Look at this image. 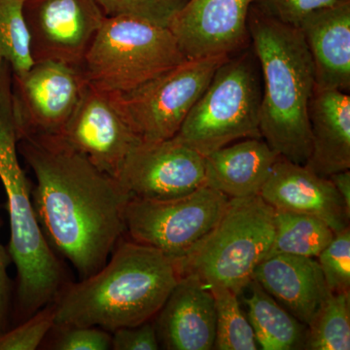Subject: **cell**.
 Segmentation results:
<instances>
[{
  "label": "cell",
  "instance_id": "cell-32",
  "mask_svg": "<svg viewBox=\"0 0 350 350\" xmlns=\"http://www.w3.org/2000/svg\"><path fill=\"white\" fill-rule=\"evenodd\" d=\"M334 187L336 188L338 195L340 196L342 200L350 209V172L349 170H342V172H336V174L329 176Z\"/></svg>",
  "mask_w": 350,
  "mask_h": 350
},
{
  "label": "cell",
  "instance_id": "cell-27",
  "mask_svg": "<svg viewBox=\"0 0 350 350\" xmlns=\"http://www.w3.org/2000/svg\"><path fill=\"white\" fill-rule=\"evenodd\" d=\"M55 305L49 304L31 317L0 334V350H36L55 324Z\"/></svg>",
  "mask_w": 350,
  "mask_h": 350
},
{
  "label": "cell",
  "instance_id": "cell-6",
  "mask_svg": "<svg viewBox=\"0 0 350 350\" xmlns=\"http://www.w3.org/2000/svg\"><path fill=\"white\" fill-rule=\"evenodd\" d=\"M169 27L128 17H107L83 63L92 86L128 94L186 61Z\"/></svg>",
  "mask_w": 350,
  "mask_h": 350
},
{
  "label": "cell",
  "instance_id": "cell-17",
  "mask_svg": "<svg viewBox=\"0 0 350 350\" xmlns=\"http://www.w3.org/2000/svg\"><path fill=\"white\" fill-rule=\"evenodd\" d=\"M253 280L306 326L330 293L315 258L273 255L260 262Z\"/></svg>",
  "mask_w": 350,
  "mask_h": 350
},
{
  "label": "cell",
  "instance_id": "cell-20",
  "mask_svg": "<svg viewBox=\"0 0 350 350\" xmlns=\"http://www.w3.org/2000/svg\"><path fill=\"white\" fill-rule=\"evenodd\" d=\"M247 287L251 293L243 301L260 349H304L308 326L265 291L256 280H251Z\"/></svg>",
  "mask_w": 350,
  "mask_h": 350
},
{
  "label": "cell",
  "instance_id": "cell-22",
  "mask_svg": "<svg viewBox=\"0 0 350 350\" xmlns=\"http://www.w3.org/2000/svg\"><path fill=\"white\" fill-rule=\"evenodd\" d=\"M304 349H350V293L327 295L308 326Z\"/></svg>",
  "mask_w": 350,
  "mask_h": 350
},
{
  "label": "cell",
  "instance_id": "cell-1",
  "mask_svg": "<svg viewBox=\"0 0 350 350\" xmlns=\"http://www.w3.org/2000/svg\"><path fill=\"white\" fill-rule=\"evenodd\" d=\"M18 152L31 167L34 211L44 236L80 280L103 268L125 236L131 195L59 137H27Z\"/></svg>",
  "mask_w": 350,
  "mask_h": 350
},
{
  "label": "cell",
  "instance_id": "cell-13",
  "mask_svg": "<svg viewBox=\"0 0 350 350\" xmlns=\"http://www.w3.org/2000/svg\"><path fill=\"white\" fill-rule=\"evenodd\" d=\"M255 0H187L170 23L187 59L237 54L250 40L248 15Z\"/></svg>",
  "mask_w": 350,
  "mask_h": 350
},
{
  "label": "cell",
  "instance_id": "cell-25",
  "mask_svg": "<svg viewBox=\"0 0 350 350\" xmlns=\"http://www.w3.org/2000/svg\"><path fill=\"white\" fill-rule=\"evenodd\" d=\"M107 17H128L169 27L187 0H96Z\"/></svg>",
  "mask_w": 350,
  "mask_h": 350
},
{
  "label": "cell",
  "instance_id": "cell-15",
  "mask_svg": "<svg viewBox=\"0 0 350 350\" xmlns=\"http://www.w3.org/2000/svg\"><path fill=\"white\" fill-rule=\"evenodd\" d=\"M154 323L163 349H214L216 310L211 289L194 276L179 278Z\"/></svg>",
  "mask_w": 350,
  "mask_h": 350
},
{
  "label": "cell",
  "instance_id": "cell-4",
  "mask_svg": "<svg viewBox=\"0 0 350 350\" xmlns=\"http://www.w3.org/2000/svg\"><path fill=\"white\" fill-rule=\"evenodd\" d=\"M275 208L260 195L230 199L215 227L185 256L174 260L177 273L194 276L207 287L221 285L243 293L268 256Z\"/></svg>",
  "mask_w": 350,
  "mask_h": 350
},
{
  "label": "cell",
  "instance_id": "cell-10",
  "mask_svg": "<svg viewBox=\"0 0 350 350\" xmlns=\"http://www.w3.org/2000/svg\"><path fill=\"white\" fill-rule=\"evenodd\" d=\"M59 137L116 179L131 152L142 142L126 118L117 94L89 83Z\"/></svg>",
  "mask_w": 350,
  "mask_h": 350
},
{
  "label": "cell",
  "instance_id": "cell-19",
  "mask_svg": "<svg viewBox=\"0 0 350 350\" xmlns=\"http://www.w3.org/2000/svg\"><path fill=\"white\" fill-rule=\"evenodd\" d=\"M280 156L262 138H244L204 157L206 186L230 199L260 195Z\"/></svg>",
  "mask_w": 350,
  "mask_h": 350
},
{
  "label": "cell",
  "instance_id": "cell-3",
  "mask_svg": "<svg viewBox=\"0 0 350 350\" xmlns=\"http://www.w3.org/2000/svg\"><path fill=\"white\" fill-rule=\"evenodd\" d=\"M248 31L261 71V137L278 155L306 165L312 153L308 107L315 79L303 33L255 4L248 15Z\"/></svg>",
  "mask_w": 350,
  "mask_h": 350
},
{
  "label": "cell",
  "instance_id": "cell-16",
  "mask_svg": "<svg viewBox=\"0 0 350 350\" xmlns=\"http://www.w3.org/2000/svg\"><path fill=\"white\" fill-rule=\"evenodd\" d=\"M299 29L310 51L315 88L350 90V0L315 11Z\"/></svg>",
  "mask_w": 350,
  "mask_h": 350
},
{
  "label": "cell",
  "instance_id": "cell-14",
  "mask_svg": "<svg viewBox=\"0 0 350 350\" xmlns=\"http://www.w3.org/2000/svg\"><path fill=\"white\" fill-rule=\"evenodd\" d=\"M260 196L275 209L322 219L335 232L349 226L350 209L330 178L283 157L273 165Z\"/></svg>",
  "mask_w": 350,
  "mask_h": 350
},
{
  "label": "cell",
  "instance_id": "cell-2",
  "mask_svg": "<svg viewBox=\"0 0 350 350\" xmlns=\"http://www.w3.org/2000/svg\"><path fill=\"white\" fill-rule=\"evenodd\" d=\"M179 276L174 260L125 236L103 268L70 282L54 301L57 326H96L110 333L150 321Z\"/></svg>",
  "mask_w": 350,
  "mask_h": 350
},
{
  "label": "cell",
  "instance_id": "cell-8",
  "mask_svg": "<svg viewBox=\"0 0 350 350\" xmlns=\"http://www.w3.org/2000/svg\"><path fill=\"white\" fill-rule=\"evenodd\" d=\"M231 56L186 59L128 94H117L144 142L174 137L216 70Z\"/></svg>",
  "mask_w": 350,
  "mask_h": 350
},
{
  "label": "cell",
  "instance_id": "cell-18",
  "mask_svg": "<svg viewBox=\"0 0 350 350\" xmlns=\"http://www.w3.org/2000/svg\"><path fill=\"white\" fill-rule=\"evenodd\" d=\"M312 153L306 167L329 177L350 169V96L314 88L308 107Z\"/></svg>",
  "mask_w": 350,
  "mask_h": 350
},
{
  "label": "cell",
  "instance_id": "cell-30",
  "mask_svg": "<svg viewBox=\"0 0 350 350\" xmlns=\"http://www.w3.org/2000/svg\"><path fill=\"white\" fill-rule=\"evenodd\" d=\"M111 334V349L157 350L161 349L155 323L152 320L139 325L117 329Z\"/></svg>",
  "mask_w": 350,
  "mask_h": 350
},
{
  "label": "cell",
  "instance_id": "cell-28",
  "mask_svg": "<svg viewBox=\"0 0 350 350\" xmlns=\"http://www.w3.org/2000/svg\"><path fill=\"white\" fill-rule=\"evenodd\" d=\"M46 338V349L55 350L111 349L112 334L96 326L54 325Z\"/></svg>",
  "mask_w": 350,
  "mask_h": 350
},
{
  "label": "cell",
  "instance_id": "cell-12",
  "mask_svg": "<svg viewBox=\"0 0 350 350\" xmlns=\"http://www.w3.org/2000/svg\"><path fill=\"white\" fill-rule=\"evenodd\" d=\"M117 179L131 197H183L206 185L204 157L174 137L142 140L126 158Z\"/></svg>",
  "mask_w": 350,
  "mask_h": 350
},
{
  "label": "cell",
  "instance_id": "cell-5",
  "mask_svg": "<svg viewBox=\"0 0 350 350\" xmlns=\"http://www.w3.org/2000/svg\"><path fill=\"white\" fill-rule=\"evenodd\" d=\"M261 101L256 55L243 50L216 70L174 137L204 157L237 140L261 138Z\"/></svg>",
  "mask_w": 350,
  "mask_h": 350
},
{
  "label": "cell",
  "instance_id": "cell-21",
  "mask_svg": "<svg viewBox=\"0 0 350 350\" xmlns=\"http://www.w3.org/2000/svg\"><path fill=\"white\" fill-rule=\"evenodd\" d=\"M268 257L278 254L317 258L335 236L325 221L308 214L275 209Z\"/></svg>",
  "mask_w": 350,
  "mask_h": 350
},
{
  "label": "cell",
  "instance_id": "cell-9",
  "mask_svg": "<svg viewBox=\"0 0 350 350\" xmlns=\"http://www.w3.org/2000/svg\"><path fill=\"white\" fill-rule=\"evenodd\" d=\"M87 84L82 66L59 62H38L22 75H13L19 140L27 137H59Z\"/></svg>",
  "mask_w": 350,
  "mask_h": 350
},
{
  "label": "cell",
  "instance_id": "cell-7",
  "mask_svg": "<svg viewBox=\"0 0 350 350\" xmlns=\"http://www.w3.org/2000/svg\"><path fill=\"white\" fill-rule=\"evenodd\" d=\"M229 202L227 196L206 185L174 199L131 197L125 211V236L160 250L174 261L206 238Z\"/></svg>",
  "mask_w": 350,
  "mask_h": 350
},
{
  "label": "cell",
  "instance_id": "cell-31",
  "mask_svg": "<svg viewBox=\"0 0 350 350\" xmlns=\"http://www.w3.org/2000/svg\"><path fill=\"white\" fill-rule=\"evenodd\" d=\"M10 262L8 250L0 241V334L12 326L13 285L7 271Z\"/></svg>",
  "mask_w": 350,
  "mask_h": 350
},
{
  "label": "cell",
  "instance_id": "cell-29",
  "mask_svg": "<svg viewBox=\"0 0 350 350\" xmlns=\"http://www.w3.org/2000/svg\"><path fill=\"white\" fill-rule=\"evenodd\" d=\"M342 0H255L254 4L278 22L299 27L310 14L337 5Z\"/></svg>",
  "mask_w": 350,
  "mask_h": 350
},
{
  "label": "cell",
  "instance_id": "cell-26",
  "mask_svg": "<svg viewBox=\"0 0 350 350\" xmlns=\"http://www.w3.org/2000/svg\"><path fill=\"white\" fill-rule=\"evenodd\" d=\"M331 293H350V228L335 232L317 257Z\"/></svg>",
  "mask_w": 350,
  "mask_h": 350
},
{
  "label": "cell",
  "instance_id": "cell-23",
  "mask_svg": "<svg viewBox=\"0 0 350 350\" xmlns=\"http://www.w3.org/2000/svg\"><path fill=\"white\" fill-rule=\"evenodd\" d=\"M215 301L216 338L214 349L257 350L259 345L239 295L221 285L208 287Z\"/></svg>",
  "mask_w": 350,
  "mask_h": 350
},
{
  "label": "cell",
  "instance_id": "cell-11",
  "mask_svg": "<svg viewBox=\"0 0 350 350\" xmlns=\"http://www.w3.org/2000/svg\"><path fill=\"white\" fill-rule=\"evenodd\" d=\"M32 62L82 66L107 16L96 0H24Z\"/></svg>",
  "mask_w": 350,
  "mask_h": 350
},
{
  "label": "cell",
  "instance_id": "cell-24",
  "mask_svg": "<svg viewBox=\"0 0 350 350\" xmlns=\"http://www.w3.org/2000/svg\"><path fill=\"white\" fill-rule=\"evenodd\" d=\"M5 61L13 75L31 68L29 32L24 16V0H0V63Z\"/></svg>",
  "mask_w": 350,
  "mask_h": 350
}]
</instances>
